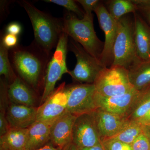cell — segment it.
<instances>
[{"label": "cell", "mask_w": 150, "mask_h": 150, "mask_svg": "<svg viewBox=\"0 0 150 150\" xmlns=\"http://www.w3.org/2000/svg\"><path fill=\"white\" fill-rule=\"evenodd\" d=\"M11 64L17 76L36 92L44 87L45 74L50 55L34 41L28 46H17L9 50Z\"/></svg>", "instance_id": "6da1fadb"}, {"label": "cell", "mask_w": 150, "mask_h": 150, "mask_svg": "<svg viewBox=\"0 0 150 150\" xmlns=\"http://www.w3.org/2000/svg\"><path fill=\"white\" fill-rule=\"evenodd\" d=\"M29 17L34 31V41L41 49L50 55L56 47L63 33V18H56L42 11L26 1H18Z\"/></svg>", "instance_id": "7a4b0ae2"}, {"label": "cell", "mask_w": 150, "mask_h": 150, "mask_svg": "<svg viewBox=\"0 0 150 150\" xmlns=\"http://www.w3.org/2000/svg\"><path fill=\"white\" fill-rule=\"evenodd\" d=\"M93 18V16L85 14L83 18H79L75 14L68 11L63 18V32L100 62L104 42L97 36Z\"/></svg>", "instance_id": "3957f363"}, {"label": "cell", "mask_w": 150, "mask_h": 150, "mask_svg": "<svg viewBox=\"0 0 150 150\" xmlns=\"http://www.w3.org/2000/svg\"><path fill=\"white\" fill-rule=\"evenodd\" d=\"M118 24L112 65L121 66L129 70L142 62L137 56L135 45L134 18L126 15L118 21Z\"/></svg>", "instance_id": "277c9868"}, {"label": "cell", "mask_w": 150, "mask_h": 150, "mask_svg": "<svg viewBox=\"0 0 150 150\" xmlns=\"http://www.w3.org/2000/svg\"><path fill=\"white\" fill-rule=\"evenodd\" d=\"M93 84L96 91L104 96L120 95L134 89L129 80L128 70L116 65L104 68Z\"/></svg>", "instance_id": "5b68a950"}, {"label": "cell", "mask_w": 150, "mask_h": 150, "mask_svg": "<svg viewBox=\"0 0 150 150\" xmlns=\"http://www.w3.org/2000/svg\"><path fill=\"white\" fill-rule=\"evenodd\" d=\"M69 36L63 33L56 47V51L48 62L44 81V87L40 105L45 102L55 90L56 83L64 74H68L67 55Z\"/></svg>", "instance_id": "8992f818"}, {"label": "cell", "mask_w": 150, "mask_h": 150, "mask_svg": "<svg viewBox=\"0 0 150 150\" xmlns=\"http://www.w3.org/2000/svg\"><path fill=\"white\" fill-rule=\"evenodd\" d=\"M68 48L74 54L77 62L74 69L68 74L80 83L93 84L105 68L100 62L88 53L80 44L70 38Z\"/></svg>", "instance_id": "52a82bcc"}, {"label": "cell", "mask_w": 150, "mask_h": 150, "mask_svg": "<svg viewBox=\"0 0 150 150\" xmlns=\"http://www.w3.org/2000/svg\"><path fill=\"white\" fill-rule=\"evenodd\" d=\"M68 97L67 110L78 116L91 113L97 109L94 100L93 84L79 83L66 86Z\"/></svg>", "instance_id": "ba28073f"}, {"label": "cell", "mask_w": 150, "mask_h": 150, "mask_svg": "<svg viewBox=\"0 0 150 150\" xmlns=\"http://www.w3.org/2000/svg\"><path fill=\"white\" fill-rule=\"evenodd\" d=\"M94 12L96 14L100 26L105 34L104 46L100 63L105 68H109L112 65L114 60L113 47L117 36L118 21L110 16L102 2L100 3Z\"/></svg>", "instance_id": "9c48e42d"}, {"label": "cell", "mask_w": 150, "mask_h": 150, "mask_svg": "<svg viewBox=\"0 0 150 150\" xmlns=\"http://www.w3.org/2000/svg\"><path fill=\"white\" fill-rule=\"evenodd\" d=\"M143 92L133 89L123 94L104 96L95 92L94 100L97 108L125 117L127 119Z\"/></svg>", "instance_id": "30bf717a"}, {"label": "cell", "mask_w": 150, "mask_h": 150, "mask_svg": "<svg viewBox=\"0 0 150 150\" xmlns=\"http://www.w3.org/2000/svg\"><path fill=\"white\" fill-rule=\"evenodd\" d=\"M93 112L79 115L75 120L73 127L72 143L79 149L90 147L102 143Z\"/></svg>", "instance_id": "8fae6325"}, {"label": "cell", "mask_w": 150, "mask_h": 150, "mask_svg": "<svg viewBox=\"0 0 150 150\" xmlns=\"http://www.w3.org/2000/svg\"><path fill=\"white\" fill-rule=\"evenodd\" d=\"M65 82L61 84L46 101L37 108L36 121H54L67 112L68 97Z\"/></svg>", "instance_id": "7c38bea8"}, {"label": "cell", "mask_w": 150, "mask_h": 150, "mask_svg": "<svg viewBox=\"0 0 150 150\" xmlns=\"http://www.w3.org/2000/svg\"><path fill=\"white\" fill-rule=\"evenodd\" d=\"M76 116L67 111L54 121L51 128L50 143L65 150L73 143V130Z\"/></svg>", "instance_id": "4fadbf2b"}, {"label": "cell", "mask_w": 150, "mask_h": 150, "mask_svg": "<svg viewBox=\"0 0 150 150\" xmlns=\"http://www.w3.org/2000/svg\"><path fill=\"white\" fill-rule=\"evenodd\" d=\"M93 112L101 143L118 134L128 121L125 117L99 108Z\"/></svg>", "instance_id": "5bb4252c"}, {"label": "cell", "mask_w": 150, "mask_h": 150, "mask_svg": "<svg viewBox=\"0 0 150 150\" xmlns=\"http://www.w3.org/2000/svg\"><path fill=\"white\" fill-rule=\"evenodd\" d=\"M37 108L9 102L6 119L10 128L28 129L37 120Z\"/></svg>", "instance_id": "9a60e30c"}, {"label": "cell", "mask_w": 150, "mask_h": 150, "mask_svg": "<svg viewBox=\"0 0 150 150\" xmlns=\"http://www.w3.org/2000/svg\"><path fill=\"white\" fill-rule=\"evenodd\" d=\"M134 39L137 56L142 62L150 61V28L137 12L134 13Z\"/></svg>", "instance_id": "2e32d148"}, {"label": "cell", "mask_w": 150, "mask_h": 150, "mask_svg": "<svg viewBox=\"0 0 150 150\" xmlns=\"http://www.w3.org/2000/svg\"><path fill=\"white\" fill-rule=\"evenodd\" d=\"M37 93L34 89L18 76L13 82L8 86L9 100L16 104L35 107L38 99Z\"/></svg>", "instance_id": "e0dca14e"}, {"label": "cell", "mask_w": 150, "mask_h": 150, "mask_svg": "<svg viewBox=\"0 0 150 150\" xmlns=\"http://www.w3.org/2000/svg\"><path fill=\"white\" fill-rule=\"evenodd\" d=\"M56 120L50 121H36L30 126L25 150L37 149L49 143L51 127Z\"/></svg>", "instance_id": "ac0fdd59"}, {"label": "cell", "mask_w": 150, "mask_h": 150, "mask_svg": "<svg viewBox=\"0 0 150 150\" xmlns=\"http://www.w3.org/2000/svg\"><path fill=\"white\" fill-rule=\"evenodd\" d=\"M128 71L130 83L135 90L143 92L150 88V61L139 62Z\"/></svg>", "instance_id": "d6986e66"}, {"label": "cell", "mask_w": 150, "mask_h": 150, "mask_svg": "<svg viewBox=\"0 0 150 150\" xmlns=\"http://www.w3.org/2000/svg\"><path fill=\"white\" fill-rule=\"evenodd\" d=\"M28 129L10 128L0 137V150H25Z\"/></svg>", "instance_id": "ffe728a7"}, {"label": "cell", "mask_w": 150, "mask_h": 150, "mask_svg": "<svg viewBox=\"0 0 150 150\" xmlns=\"http://www.w3.org/2000/svg\"><path fill=\"white\" fill-rule=\"evenodd\" d=\"M106 8L110 16L118 21L124 16L134 13L137 11V6L133 0H111L106 2Z\"/></svg>", "instance_id": "44dd1931"}, {"label": "cell", "mask_w": 150, "mask_h": 150, "mask_svg": "<svg viewBox=\"0 0 150 150\" xmlns=\"http://www.w3.org/2000/svg\"><path fill=\"white\" fill-rule=\"evenodd\" d=\"M8 84L4 79L0 81V137L10 129L6 119V111L9 100L8 97Z\"/></svg>", "instance_id": "7402d4cb"}, {"label": "cell", "mask_w": 150, "mask_h": 150, "mask_svg": "<svg viewBox=\"0 0 150 150\" xmlns=\"http://www.w3.org/2000/svg\"><path fill=\"white\" fill-rule=\"evenodd\" d=\"M142 133V126L139 123L136 121L128 120L121 131L110 139L131 145L137 137Z\"/></svg>", "instance_id": "603a6c76"}, {"label": "cell", "mask_w": 150, "mask_h": 150, "mask_svg": "<svg viewBox=\"0 0 150 150\" xmlns=\"http://www.w3.org/2000/svg\"><path fill=\"white\" fill-rule=\"evenodd\" d=\"M0 75L9 84L13 82L17 77L14 71L9 56V49L0 40Z\"/></svg>", "instance_id": "cb8c5ba5"}, {"label": "cell", "mask_w": 150, "mask_h": 150, "mask_svg": "<svg viewBox=\"0 0 150 150\" xmlns=\"http://www.w3.org/2000/svg\"><path fill=\"white\" fill-rule=\"evenodd\" d=\"M150 110V88L143 92L142 96L136 103L127 119L129 121H137Z\"/></svg>", "instance_id": "d4e9b609"}, {"label": "cell", "mask_w": 150, "mask_h": 150, "mask_svg": "<svg viewBox=\"0 0 150 150\" xmlns=\"http://www.w3.org/2000/svg\"><path fill=\"white\" fill-rule=\"evenodd\" d=\"M46 2L52 3L64 8L68 12L76 15L81 18H83L85 13L78 5L76 1L74 0H45Z\"/></svg>", "instance_id": "484cf974"}, {"label": "cell", "mask_w": 150, "mask_h": 150, "mask_svg": "<svg viewBox=\"0 0 150 150\" xmlns=\"http://www.w3.org/2000/svg\"><path fill=\"white\" fill-rule=\"evenodd\" d=\"M133 1L137 6V11L150 25V0H133Z\"/></svg>", "instance_id": "4316f807"}, {"label": "cell", "mask_w": 150, "mask_h": 150, "mask_svg": "<svg viewBox=\"0 0 150 150\" xmlns=\"http://www.w3.org/2000/svg\"><path fill=\"white\" fill-rule=\"evenodd\" d=\"M105 150H133L130 145L110 139L102 142Z\"/></svg>", "instance_id": "83f0119b"}, {"label": "cell", "mask_w": 150, "mask_h": 150, "mask_svg": "<svg viewBox=\"0 0 150 150\" xmlns=\"http://www.w3.org/2000/svg\"><path fill=\"white\" fill-rule=\"evenodd\" d=\"M133 150H150V142L147 137L142 133L130 145Z\"/></svg>", "instance_id": "f1b7e54d"}, {"label": "cell", "mask_w": 150, "mask_h": 150, "mask_svg": "<svg viewBox=\"0 0 150 150\" xmlns=\"http://www.w3.org/2000/svg\"><path fill=\"white\" fill-rule=\"evenodd\" d=\"M76 1L81 5L85 14L90 16H93L92 11H94L100 2L98 0H76Z\"/></svg>", "instance_id": "f546056e"}, {"label": "cell", "mask_w": 150, "mask_h": 150, "mask_svg": "<svg viewBox=\"0 0 150 150\" xmlns=\"http://www.w3.org/2000/svg\"><path fill=\"white\" fill-rule=\"evenodd\" d=\"M1 41L4 46L8 48L9 50L17 46L18 38L16 35L6 33L4 35H1Z\"/></svg>", "instance_id": "4dcf8cb0"}, {"label": "cell", "mask_w": 150, "mask_h": 150, "mask_svg": "<svg viewBox=\"0 0 150 150\" xmlns=\"http://www.w3.org/2000/svg\"><path fill=\"white\" fill-rule=\"evenodd\" d=\"M22 27L21 25L17 22H12L8 25L6 27V33L12 34V35H18L21 32Z\"/></svg>", "instance_id": "1f68e13d"}, {"label": "cell", "mask_w": 150, "mask_h": 150, "mask_svg": "<svg viewBox=\"0 0 150 150\" xmlns=\"http://www.w3.org/2000/svg\"><path fill=\"white\" fill-rule=\"evenodd\" d=\"M136 121H137L138 123H139L142 126L150 125V110L142 118Z\"/></svg>", "instance_id": "d6a6232c"}, {"label": "cell", "mask_w": 150, "mask_h": 150, "mask_svg": "<svg viewBox=\"0 0 150 150\" xmlns=\"http://www.w3.org/2000/svg\"><path fill=\"white\" fill-rule=\"evenodd\" d=\"M33 150H65L62 149L60 148L57 147L55 146L51 143H48L47 144L44 146L40 148V149H37Z\"/></svg>", "instance_id": "836d02e7"}, {"label": "cell", "mask_w": 150, "mask_h": 150, "mask_svg": "<svg viewBox=\"0 0 150 150\" xmlns=\"http://www.w3.org/2000/svg\"><path fill=\"white\" fill-rule=\"evenodd\" d=\"M79 150H105L104 147L102 143L98 144L93 146L90 147L81 148L79 149Z\"/></svg>", "instance_id": "e575fe53"}, {"label": "cell", "mask_w": 150, "mask_h": 150, "mask_svg": "<svg viewBox=\"0 0 150 150\" xmlns=\"http://www.w3.org/2000/svg\"><path fill=\"white\" fill-rule=\"evenodd\" d=\"M142 133L147 137L150 142V124L142 126Z\"/></svg>", "instance_id": "d590c367"}, {"label": "cell", "mask_w": 150, "mask_h": 150, "mask_svg": "<svg viewBox=\"0 0 150 150\" xmlns=\"http://www.w3.org/2000/svg\"><path fill=\"white\" fill-rule=\"evenodd\" d=\"M65 150H79L78 148L73 143H72L69 146H68V147Z\"/></svg>", "instance_id": "8d00e7d4"}]
</instances>
